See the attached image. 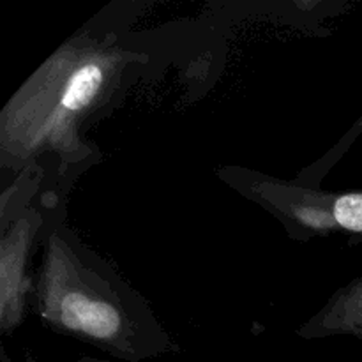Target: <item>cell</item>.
I'll return each instance as SVG.
<instances>
[{
  "mask_svg": "<svg viewBox=\"0 0 362 362\" xmlns=\"http://www.w3.org/2000/svg\"><path fill=\"white\" fill-rule=\"evenodd\" d=\"M127 55L113 42L81 35L64 42L9 99L0 113L4 166L42 154L87 156L78 127L119 80Z\"/></svg>",
  "mask_w": 362,
  "mask_h": 362,
  "instance_id": "1",
  "label": "cell"
},
{
  "mask_svg": "<svg viewBox=\"0 0 362 362\" xmlns=\"http://www.w3.org/2000/svg\"><path fill=\"white\" fill-rule=\"evenodd\" d=\"M37 300L41 318L57 331L131 361L147 356L141 325L127 310L126 299L59 232L46 243Z\"/></svg>",
  "mask_w": 362,
  "mask_h": 362,
  "instance_id": "2",
  "label": "cell"
},
{
  "mask_svg": "<svg viewBox=\"0 0 362 362\" xmlns=\"http://www.w3.org/2000/svg\"><path fill=\"white\" fill-rule=\"evenodd\" d=\"M257 193L299 225L362 233V193L324 194L274 182L258 184Z\"/></svg>",
  "mask_w": 362,
  "mask_h": 362,
  "instance_id": "3",
  "label": "cell"
},
{
  "mask_svg": "<svg viewBox=\"0 0 362 362\" xmlns=\"http://www.w3.org/2000/svg\"><path fill=\"white\" fill-rule=\"evenodd\" d=\"M39 228L35 212H25L13 225L2 228L0 239V325L13 331L21 322L28 296L27 260L30 244Z\"/></svg>",
  "mask_w": 362,
  "mask_h": 362,
  "instance_id": "4",
  "label": "cell"
},
{
  "mask_svg": "<svg viewBox=\"0 0 362 362\" xmlns=\"http://www.w3.org/2000/svg\"><path fill=\"white\" fill-rule=\"evenodd\" d=\"M304 338L352 334L362 339V278L331 297L324 310L299 331Z\"/></svg>",
  "mask_w": 362,
  "mask_h": 362,
  "instance_id": "5",
  "label": "cell"
}]
</instances>
